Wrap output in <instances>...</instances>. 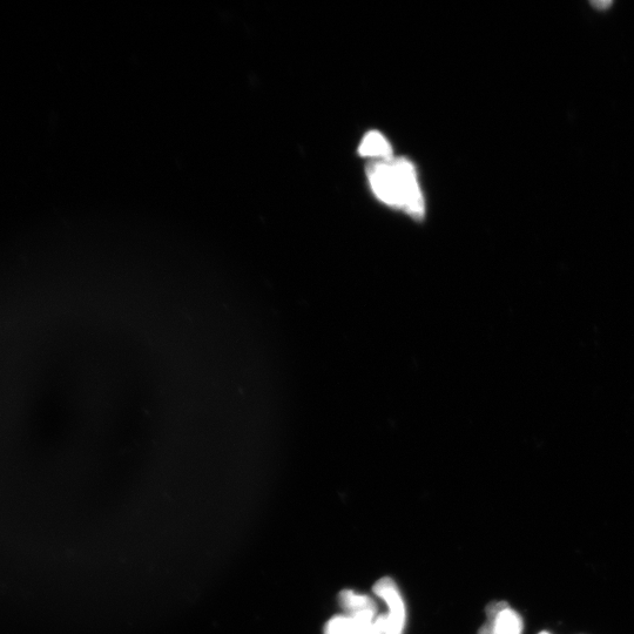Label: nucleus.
I'll use <instances>...</instances> for the list:
<instances>
[{
    "label": "nucleus",
    "instance_id": "nucleus-4",
    "mask_svg": "<svg viewBox=\"0 0 634 634\" xmlns=\"http://www.w3.org/2000/svg\"><path fill=\"white\" fill-rule=\"evenodd\" d=\"M375 595L379 596L389 607V616L397 623L406 625V606L403 598L393 579L382 578L374 586Z\"/></svg>",
    "mask_w": 634,
    "mask_h": 634
},
{
    "label": "nucleus",
    "instance_id": "nucleus-6",
    "mask_svg": "<svg viewBox=\"0 0 634 634\" xmlns=\"http://www.w3.org/2000/svg\"><path fill=\"white\" fill-rule=\"evenodd\" d=\"M326 634H374V623H362L350 617H335L326 626Z\"/></svg>",
    "mask_w": 634,
    "mask_h": 634
},
{
    "label": "nucleus",
    "instance_id": "nucleus-2",
    "mask_svg": "<svg viewBox=\"0 0 634 634\" xmlns=\"http://www.w3.org/2000/svg\"><path fill=\"white\" fill-rule=\"evenodd\" d=\"M488 623L478 634H523V620L508 603H491L487 607Z\"/></svg>",
    "mask_w": 634,
    "mask_h": 634
},
{
    "label": "nucleus",
    "instance_id": "nucleus-5",
    "mask_svg": "<svg viewBox=\"0 0 634 634\" xmlns=\"http://www.w3.org/2000/svg\"><path fill=\"white\" fill-rule=\"evenodd\" d=\"M359 153L362 157L388 160L393 152L389 141L380 132H369L362 140Z\"/></svg>",
    "mask_w": 634,
    "mask_h": 634
},
{
    "label": "nucleus",
    "instance_id": "nucleus-8",
    "mask_svg": "<svg viewBox=\"0 0 634 634\" xmlns=\"http://www.w3.org/2000/svg\"><path fill=\"white\" fill-rule=\"evenodd\" d=\"M593 5H595V6H596V8H599V6H600V5H602V4H600V3L598 2V3H593ZM604 5H605V6H607V5H611V3H605Z\"/></svg>",
    "mask_w": 634,
    "mask_h": 634
},
{
    "label": "nucleus",
    "instance_id": "nucleus-7",
    "mask_svg": "<svg viewBox=\"0 0 634 634\" xmlns=\"http://www.w3.org/2000/svg\"><path fill=\"white\" fill-rule=\"evenodd\" d=\"M403 630L404 626L389 615L381 616L374 622V634H403Z\"/></svg>",
    "mask_w": 634,
    "mask_h": 634
},
{
    "label": "nucleus",
    "instance_id": "nucleus-9",
    "mask_svg": "<svg viewBox=\"0 0 634 634\" xmlns=\"http://www.w3.org/2000/svg\"><path fill=\"white\" fill-rule=\"evenodd\" d=\"M539 634H550V633H548V632H542V633H539Z\"/></svg>",
    "mask_w": 634,
    "mask_h": 634
},
{
    "label": "nucleus",
    "instance_id": "nucleus-3",
    "mask_svg": "<svg viewBox=\"0 0 634 634\" xmlns=\"http://www.w3.org/2000/svg\"><path fill=\"white\" fill-rule=\"evenodd\" d=\"M339 602L342 609L348 612V617L362 623L375 622L377 607L372 598L346 590L340 593Z\"/></svg>",
    "mask_w": 634,
    "mask_h": 634
},
{
    "label": "nucleus",
    "instance_id": "nucleus-1",
    "mask_svg": "<svg viewBox=\"0 0 634 634\" xmlns=\"http://www.w3.org/2000/svg\"><path fill=\"white\" fill-rule=\"evenodd\" d=\"M373 192L384 204L403 208L415 219L424 217V199L413 164L407 159L375 161L368 167Z\"/></svg>",
    "mask_w": 634,
    "mask_h": 634
}]
</instances>
